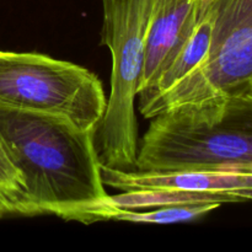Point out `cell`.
<instances>
[{
    "mask_svg": "<svg viewBox=\"0 0 252 252\" xmlns=\"http://www.w3.org/2000/svg\"><path fill=\"white\" fill-rule=\"evenodd\" d=\"M134 170H252V91L212 107L171 110L153 117Z\"/></svg>",
    "mask_w": 252,
    "mask_h": 252,
    "instance_id": "obj_2",
    "label": "cell"
},
{
    "mask_svg": "<svg viewBox=\"0 0 252 252\" xmlns=\"http://www.w3.org/2000/svg\"><path fill=\"white\" fill-rule=\"evenodd\" d=\"M212 24L201 4L198 21L187 41L170 57L147 93L139 95V108L154 102L184 80L206 59L211 47Z\"/></svg>",
    "mask_w": 252,
    "mask_h": 252,
    "instance_id": "obj_7",
    "label": "cell"
},
{
    "mask_svg": "<svg viewBox=\"0 0 252 252\" xmlns=\"http://www.w3.org/2000/svg\"><path fill=\"white\" fill-rule=\"evenodd\" d=\"M5 214H6V213H5V212H4V211H2V209H1V208H0V218H1V217H4V216H5Z\"/></svg>",
    "mask_w": 252,
    "mask_h": 252,
    "instance_id": "obj_10",
    "label": "cell"
},
{
    "mask_svg": "<svg viewBox=\"0 0 252 252\" xmlns=\"http://www.w3.org/2000/svg\"><path fill=\"white\" fill-rule=\"evenodd\" d=\"M95 133L52 116L0 107V137L24 182L16 214L100 220L108 194Z\"/></svg>",
    "mask_w": 252,
    "mask_h": 252,
    "instance_id": "obj_1",
    "label": "cell"
},
{
    "mask_svg": "<svg viewBox=\"0 0 252 252\" xmlns=\"http://www.w3.org/2000/svg\"><path fill=\"white\" fill-rule=\"evenodd\" d=\"M217 203H191L174 204V206L158 207L143 211H127V209H110L106 213L105 220L129 221V223L148 224H172L196 220L216 211Z\"/></svg>",
    "mask_w": 252,
    "mask_h": 252,
    "instance_id": "obj_8",
    "label": "cell"
},
{
    "mask_svg": "<svg viewBox=\"0 0 252 252\" xmlns=\"http://www.w3.org/2000/svg\"><path fill=\"white\" fill-rule=\"evenodd\" d=\"M251 91H252V89H251Z\"/></svg>",
    "mask_w": 252,
    "mask_h": 252,
    "instance_id": "obj_11",
    "label": "cell"
},
{
    "mask_svg": "<svg viewBox=\"0 0 252 252\" xmlns=\"http://www.w3.org/2000/svg\"><path fill=\"white\" fill-rule=\"evenodd\" d=\"M102 41L112 58L111 93L101 122V162L134 170L138 125L135 97L145 58V42L155 0H101Z\"/></svg>",
    "mask_w": 252,
    "mask_h": 252,
    "instance_id": "obj_3",
    "label": "cell"
},
{
    "mask_svg": "<svg viewBox=\"0 0 252 252\" xmlns=\"http://www.w3.org/2000/svg\"><path fill=\"white\" fill-rule=\"evenodd\" d=\"M212 24L206 59L154 102L139 108L145 118L171 110L212 107L252 89V0H202Z\"/></svg>",
    "mask_w": 252,
    "mask_h": 252,
    "instance_id": "obj_4",
    "label": "cell"
},
{
    "mask_svg": "<svg viewBox=\"0 0 252 252\" xmlns=\"http://www.w3.org/2000/svg\"><path fill=\"white\" fill-rule=\"evenodd\" d=\"M201 4L202 0H155L138 96L152 88L162 65L191 36L198 21Z\"/></svg>",
    "mask_w": 252,
    "mask_h": 252,
    "instance_id": "obj_6",
    "label": "cell"
},
{
    "mask_svg": "<svg viewBox=\"0 0 252 252\" xmlns=\"http://www.w3.org/2000/svg\"><path fill=\"white\" fill-rule=\"evenodd\" d=\"M106 96L89 69L41 53L0 51V107L61 118L83 130L102 122Z\"/></svg>",
    "mask_w": 252,
    "mask_h": 252,
    "instance_id": "obj_5",
    "label": "cell"
},
{
    "mask_svg": "<svg viewBox=\"0 0 252 252\" xmlns=\"http://www.w3.org/2000/svg\"><path fill=\"white\" fill-rule=\"evenodd\" d=\"M22 189L21 175L10 159L0 137V208L6 214H16Z\"/></svg>",
    "mask_w": 252,
    "mask_h": 252,
    "instance_id": "obj_9",
    "label": "cell"
}]
</instances>
